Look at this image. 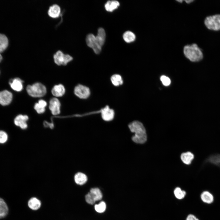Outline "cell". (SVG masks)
<instances>
[{
  "instance_id": "obj_10",
  "label": "cell",
  "mask_w": 220,
  "mask_h": 220,
  "mask_svg": "<svg viewBox=\"0 0 220 220\" xmlns=\"http://www.w3.org/2000/svg\"><path fill=\"white\" fill-rule=\"evenodd\" d=\"M103 119L105 121H109L113 119L114 116V110L108 106H106L100 111Z\"/></svg>"
},
{
  "instance_id": "obj_11",
  "label": "cell",
  "mask_w": 220,
  "mask_h": 220,
  "mask_svg": "<svg viewBox=\"0 0 220 220\" xmlns=\"http://www.w3.org/2000/svg\"><path fill=\"white\" fill-rule=\"evenodd\" d=\"M28 117L27 115H19L17 116L14 120L15 124L20 127L22 129H25L27 127L26 121L28 120Z\"/></svg>"
},
{
  "instance_id": "obj_13",
  "label": "cell",
  "mask_w": 220,
  "mask_h": 220,
  "mask_svg": "<svg viewBox=\"0 0 220 220\" xmlns=\"http://www.w3.org/2000/svg\"><path fill=\"white\" fill-rule=\"evenodd\" d=\"M61 13L60 6L57 4H55L50 6L48 11V15L51 17L56 18L58 17Z\"/></svg>"
},
{
  "instance_id": "obj_34",
  "label": "cell",
  "mask_w": 220,
  "mask_h": 220,
  "mask_svg": "<svg viewBox=\"0 0 220 220\" xmlns=\"http://www.w3.org/2000/svg\"><path fill=\"white\" fill-rule=\"evenodd\" d=\"M185 2L186 3H188V4H189V3H190L191 2H193V0H185Z\"/></svg>"
},
{
  "instance_id": "obj_24",
  "label": "cell",
  "mask_w": 220,
  "mask_h": 220,
  "mask_svg": "<svg viewBox=\"0 0 220 220\" xmlns=\"http://www.w3.org/2000/svg\"><path fill=\"white\" fill-rule=\"evenodd\" d=\"M123 38L126 42L127 43H130L135 40L136 36L133 32L130 31H128L125 32L123 34Z\"/></svg>"
},
{
  "instance_id": "obj_19",
  "label": "cell",
  "mask_w": 220,
  "mask_h": 220,
  "mask_svg": "<svg viewBox=\"0 0 220 220\" xmlns=\"http://www.w3.org/2000/svg\"><path fill=\"white\" fill-rule=\"evenodd\" d=\"M9 45V40L7 37L4 34L0 33V53L4 52L7 48Z\"/></svg>"
},
{
  "instance_id": "obj_4",
  "label": "cell",
  "mask_w": 220,
  "mask_h": 220,
  "mask_svg": "<svg viewBox=\"0 0 220 220\" xmlns=\"http://www.w3.org/2000/svg\"><path fill=\"white\" fill-rule=\"evenodd\" d=\"M206 27L214 31L220 30V15L217 14L207 17L204 21Z\"/></svg>"
},
{
  "instance_id": "obj_14",
  "label": "cell",
  "mask_w": 220,
  "mask_h": 220,
  "mask_svg": "<svg viewBox=\"0 0 220 220\" xmlns=\"http://www.w3.org/2000/svg\"><path fill=\"white\" fill-rule=\"evenodd\" d=\"M106 34L104 29L100 28L98 30L97 35L95 36L97 44L101 47L104 44Z\"/></svg>"
},
{
  "instance_id": "obj_27",
  "label": "cell",
  "mask_w": 220,
  "mask_h": 220,
  "mask_svg": "<svg viewBox=\"0 0 220 220\" xmlns=\"http://www.w3.org/2000/svg\"><path fill=\"white\" fill-rule=\"evenodd\" d=\"M94 197L96 201L101 200L102 198V193L98 188H92L90 192Z\"/></svg>"
},
{
  "instance_id": "obj_16",
  "label": "cell",
  "mask_w": 220,
  "mask_h": 220,
  "mask_svg": "<svg viewBox=\"0 0 220 220\" xmlns=\"http://www.w3.org/2000/svg\"><path fill=\"white\" fill-rule=\"evenodd\" d=\"M53 95L56 97L63 96L65 93V88L61 84L56 85L53 87L51 91Z\"/></svg>"
},
{
  "instance_id": "obj_28",
  "label": "cell",
  "mask_w": 220,
  "mask_h": 220,
  "mask_svg": "<svg viewBox=\"0 0 220 220\" xmlns=\"http://www.w3.org/2000/svg\"><path fill=\"white\" fill-rule=\"evenodd\" d=\"M208 161L215 165H220V154H217L211 156Z\"/></svg>"
},
{
  "instance_id": "obj_15",
  "label": "cell",
  "mask_w": 220,
  "mask_h": 220,
  "mask_svg": "<svg viewBox=\"0 0 220 220\" xmlns=\"http://www.w3.org/2000/svg\"><path fill=\"white\" fill-rule=\"evenodd\" d=\"M29 208L33 210H37L41 206V202L39 199L35 197L31 198L28 202Z\"/></svg>"
},
{
  "instance_id": "obj_7",
  "label": "cell",
  "mask_w": 220,
  "mask_h": 220,
  "mask_svg": "<svg viewBox=\"0 0 220 220\" xmlns=\"http://www.w3.org/2000/svg\"><path fill=\"white\" fill-rule=\"evenodd\" d=\"M86 41L88 46L92 48L95 53L99 54L101 52V47L97 44L95 36L93 34L88 35L86 37Z\"/></svg>"
},
{
  "instance_id": "obj_22",
  "label": "cell",
  "mask_w": 220,
  "mask_h": 220,
  "mask_svg": "<svg viewBox=\"0 0 220 220\" xmlns=\"http://www.w3.org/2000/svg\"><path fill=\"white\" fill-rule=\"evenodd\" d=\"M194 157L193 154L189 152L183 153L181 156V159L182 162L186 164H190Z\"/></svg>"
},
{
  "instance_id": "obj_35",
  "label": "cell",
  "mask_w": 220,
  "mask_h": 220,
  "mask_svg": "<svg viewBox=\"0 0 220 220\" xmlns=\"http://www.w3.org/2000/svg\"><path fill=\"white\" fill-rule=\"evenodd\" d=\"M2 57L1 53H0V62L2 61Z\"/></svg>"
},
{
  "instance_id": "obj_31",
  "label": "cell",
  "mask_w": 220,
  "mask_h": 220,
  "mask_svg": "<svg viewBox=\"0 0 220 220\" xmlns=\"http://www.w3.org/2000/svg\"><path fill=\"white\" fill-rule=\"evenodd\" d=\"M160 79L163 85L165 86H169L171 83L170 78L165 75H162L160 78Z\"/></svg>"
},
{
  "instance_id": "obj_26",
  "label": "cell",
  "mask_w": 220,
  "mask_h": 220,
  "mask_svg": "<svg viewBox=\"0 0 220 220\" xmlns=\"http://www.w3.org/2000/svg\"><path fill=\"white\" fill-rule=\"evenodd\" d=\"M111 81L115 86H118L121 85L123 83V80L121 76L119 74H114L111 78Z\"/></svg>"
},
{
  "instance_id": "obj_23",
  "label": "cell",
  "mask_w": 220,
  "mask_h": 220,
  "mask_svg": "<svg viewBox=\"0 0 220 220\" xmlns=\"http://www.w3.org/2000/svg\"><path fill=\"white\" fill-rule=\"evenodd\" d=\"M8 209L4 200L0 198V218L5 217L7 214Z\"/></svg>"
},
{
  "instance_id": "obj_17",
  "label": "cell",
  "mask_w": 220,
  "mask_h": 220,
  "mask_svg": "<svg viewBox=\"0 0 220 220\" xmlns=\"http://www.w3.org/2000/svg\"><path fill=\"white\" fill-rule=\"evenodd\" d=\"M74 179L76 184L82 185L86 182L87 180V178L85 174L81 172H78L75 175Z\"/></svg>"
},
{
  "instance_id": "obj_20",
  "label": "cell",
  "mask_w": 220,
  "mask_h": 220,
  "mask_svg": "<svg viewBox=\"0 0 220 220\" xmlns=\"http://www.w3.org/2000/svg\"><path fill=\"white\" fill-rule=\"evenodd\" d=\"M46 105L47 103L45 101L40 100L38 103L35 104L34 108L38 113L42 114L45 112Z\"/></svg>"
},
{
  "instance_id": "obj_29",
  "label": "cell",
  "mask_w": 220,
  "mask_h": 220,
  "mask_svg": "<svg viewBox=\"0 0 220 220\" xmlns=\"http://www.w3.org/2000/svg\"><path fill=\"white\" fill-rule=\"evenodd\" d=\"M95 211L98 213H103L106 208V205L105 202L101 201L99 204H96L94 206Z\"/></svg>"
},
{
  "instance_id": "obj_5",
  "label": "cell",
  "mask_w": 220,
  "mask_h": 220,
  "mask_svg": "<svg viewBox=\"0 0 220 220\" xmlns=\"http://www.w3.org/2000/svg\"><path fill=\"white\" fill-rule=\"evenodd\" d=\"M54 62L58 65H66L73 59L68 54H65L61 50L57 51L53 55Z\"/></svg>"
},
{
  "instance_id": "obj_6",
  "label": "cell",
  "mask_w": 220,
  "mask_h": 220,
  "mask_svg": "<svg viewBox=\"0 0 220 220\" xmlns=\"http://www.w3.org/2000/svg\"><path fill=\"white\" fill-rule=\"evenodd\" d=\"M74 92L77 96L83 99L87 98L90 94L89 88L81 84L78 85L75 87Z\"/></svg>"
},
{
  "instance_id": "obj_21",
  "label": "cell",
  "mask_w": 220,
  "mask_h": 220,
  "mask_svg": "<svg viewBox=\"0 0 220 220\" xmlns=\"http://www.w3.org/2000/svg\"><path fill=\"white\" fill-rule=\"evenodd\" d=\"M119 6V3L117 1H108L105 4V8L107 11L111 12L117 9Z\"/></svg>"
},
{
  "instance_id": "obj_18",
  "label": "cell",
  "mask_w": 220,
  "mask_h": 220,
  "mask_svg": "<svg viewBox=\"0 0 220 220\" xmlns=\"http://www.w3.org/2000/svg\"><path fill=\"white\" fill-rule=\"evenodd\" d=\"M202 200L204 203L210 204L214 201V197L212 194L208 191L203 192L200 195Z\"/></svg>"
},
{
  "instance_id": "obj_33",
  "label": "cell",
  "mask_w": 220,
  "mask_h": 220,
  "mask_svg": "<svg viewBox=\"0 0 220 220\" xmlns=\"http://www.w3.org/2000/svg\"><path fill=\"white\" fill-rule=\"evenodd\" d=\"M185 220H199L194 215L190 214L187 217Z\"/></svg>"
},
{
  "instance_id": "obj_8",
  "label": "cell",
  "mask_w": 220,
  "mask_h": 220,
  "mask_svg": "<svg viewBox=\"0 0 220 220\" xmlns=\"http://www.w3.org/2000/svg\"><path fill=\"white\" fill-rule=\"evenodd\" d=\"M13 95L10 91L5 90L0 92V104L3 106L9 105L11 102Z\"/></svg>"
},
{
  "instance_id": "obj_3",
  "label": "cell",
  "mask_w": 220,
  "mask_h": 220,
  "mask_svg": "<svg viewBox=\"0 0 220 220\" xmlns=\"http://www.w3.org/2000/svg\"><path fill=\"white\" fill-rule=\"evenodd\" d=\"M26 90L30 96L35 97H43L46 93V89L45 86L39 82L28 86Z\"/></svg>"
},
{
  "instance_id": "obj_32",
  "label": "cell",
  "mask_w": 220,
  "mask_h": 220,
  "mask_svg": "<svg viewBox=\"0 0 220 220\" xmlns=\"http://www.w3.org/2000/svg\"><path fill=\"white\" fill-rule=\"evenodd\" d=\"M7 139V135L5 132L0 131V143H4L6 141Z\"/></svg>"
},
{
  "instance_id": "obj_1",
  "label": "cell",
  "mask_w": 220,
  "mask_h": 220,
  "mask_svg": "<svg viewBox=\"0 0 220 220\" xmlns=\"http://www.w3.org/2000/svg\"><path fill=\"white\" fill-rule=\"evenodd\" d=\"M130 131L134 133V135L132 137V141L138 144H143L145 142L147 139L145 129L142 123L138 121H134L128 125Z\"/></svg>"
},
{
  "instance_id": "obj_30",
  "label": "cell",
  "mask_w": 220,
  "mask_h": 220,
  "mask_svg": "<svg viewBox=\"0 0 220 220\" xmlns=\"http://www.w3.org/2000/svg\"><path fill=\"white\" fill-rule=\"evenodd\" d=\"M85 198L86 202L89 204H93L96 202L94 197L90 192L86 195Z\"/></svg>"
},
{
  "instance_id": "obj_25",
  "label": "cell",
  "mask_w": 220,
  "mask_h": 220,
  "mask_svg": "<svg viewBox=\"0 0 220 220\" xmlns=\"http://www.w3.org/2000/svg\"><path fill=\"white\" fill-rule=\"evenodd\" d=\"M174 193L175 197L180 200L184 198L186 195V192L179 187H177L174 189Z\"/></svg>"
},
{
  "instance_id": "obj_2",
  "label": "cell",
  "mask_w": 220,
  "mask_h": 220,
  "mask_svg": "<svg viewBox=\"0 0 220 220\" xmlns=\"http://www.w3.org/2000/svg\"><path fill=\"white\" fill-rule=\"evenodd\" d=\"M183 52L185 56L192 62L199 61L203 58V53L196 44L185 46L184 48Z\"/></svg>"
},
{
  "instance_id": "obj_12",
  "label": "cell",
  "mask_w": 220,
  "mask_h": 220,
  "mask_svg": "<svg viewBox=\"0 0 220 220\" xmlns=\"http://www.w3.org/2000/svg\"><path fill=\"white\" fill-rule=\"evenodd\" d=\"M23 81L20 79L16 78L10 79L9 83L12 89L15 91L20 92L23 89Z\"/></svg>"
},
{
  "instance_id": "obj_9",
  "label": "cell",
  "mask_w": 220,
  "mask_h": 220,
  "mask_svg": "<svg viewBox=\"0 0 220 220\" xmlns=\"http://www.w3.org/2000/svg\"><path fill=\"white\" fill-rule=\"evenodd\" d=\"M61 104L56 98H52L50 101L49 108L53 115H57L60 112Z\"/></svg>"
}]
</instances>
